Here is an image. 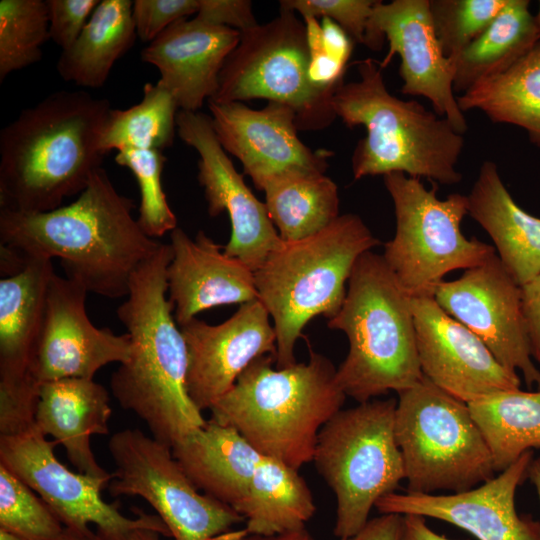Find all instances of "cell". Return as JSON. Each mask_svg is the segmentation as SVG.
<instances>
[{"mask_svg": "<svg viewBox=\"0 0 540 540\" xmlns=\"http://www.w3.org/2000/svg\"><path fill=\"white\" fill-rule=\"evenodd\" d=\"M60 540H107L97 531L87 528H69L65 527Z\"/></svg>", "mask_w": 540, "mask_h": 540, "instance_id": "c3c4849f", "label": "cell"}, {"mask_svg": "<svg viewBox=\"0 0 540 540\" xmlns=\"http://www.w3.org/2000/svg\"><path fill=\"white\" fill-rule=\"evenodd\" d=\"M403 515L387 513L369 519L365 526L351 537L340 540H400Z\"/></svg>", "mask_w": 540, "mask_h": 540, "instance_id": "ee69618b", "label": "cell"}, {"mask_svg": "<svg viewBox=\"0 0 540 540\" xmlns=\"http://www.w3.org/2000/svg\"><path fill=\"white\" fill-rule=\"evenodd\" d=\"M0 540H23V539L3 528H0Z\"/></svg>", "mask_w": 540, "mask_h": 540, "instance_id": "816d5d0a", "label": "cell"}, {"mask_svg": "<svg viewBox=\"0 0 540 540\" xmlns=\"http://www.w3.org/2000/svg\"><path fill=\"white\" fill-rule=\"evenodd\" d=\"M196 18L240 32L258 25L249 0H199Z\"/></svg>", "mask_w": 540, "mask_h": 540, "instance_id": "b9f144b4", "label": "cell"}, {"mask_svg": "<svg viewBox=\"0 0 540 540\" xmlns=\"http://www.w3.org/2000/svg\"><path fill=\"white\" fill-rule=\"evenodd\" d=\"M433 297L452 318L472 331L497 361L519 370L528 386L540 388V371L532 361L522 311L521 287L494 254L456 280L442 281Z\"/></svg>", "mask_w": 540, "mask_h": 540, "instance_id": "9a60e30c", "label": "cell"}, {"mask_svg": "<svg viewBox=\"0 0 540 540\" xmlns=\"http://www.w3.org/2000/svg\"><path fill=\"white\" fill-rule=\"evenodd\" d=\"M87 293L81 283L53 275L30 369L39 385L65 378L94 379L104 366L129 359V334L117 335L110 328L95 327L86 312Z\"/></svg>", "mask_w": 540, "mask_h": 540, "instance_id": "d6986e66", "label": "cell"}, {"mask_svg": "<svg viewBox=\"0 0 540 540\" xmlns=\"http://www.w3.org/2000/svg\"><path fill=\"white\" fill-rule=\"evenodd\" d=\"M400 540H453L433 531L425 517L413 514L403 515V529Z\"/></svg>", "mask_w": 540, "mask_h": 540, "instance_id": "bcb514c9", "label": "cell"}, {"mask_svg": "<svg viewBox=\"0 0 540 540\" xmlns=\"http://www.w3.org/2000/svg\"><path fill=\"white\" fill-rule=\"evenodd\" d=\"M467 214L491 237L501 264L521 287L540 275V218L524 211L485 161L467 195Z\"/></svg>", "mask_w": 540, "mask_h": 540, "instance_id": "4316f807", "label": "cell"}, {"mask_svg": "<svg viewBox=\"0 0 540 540\" xmlns=\"http://www.w3.org/2000/svg\"><path fill=\"white\" fill-rule=\"evenodd\" d=\"M395 435L407 492L457 493L494 477L491 454L467 403L424 376L398 393Z\"/></svg>", "mask_w": 540, "mask_h": 540, "instance_id": "30bf717a", "label": "cell"}, {"mask_svg": "<svg viewBox=\"0 0 540 540\" xmlns=\"http://www.w3.org/2000/svg\"><path fill=\"white\" fill-rule=\"evenodd\" d=\"M111 414L103 385L94 379L65 378L40 385L34 424L63 446L78 472L110 482L113 474L99 465L90 441L93 435L109 434Z\"/></svg>", "mask_w": 540, "mask_h": 540, "instance_id": "d4e9b609", "label": "cell"}, {"mask_svg": "<svg viewBox=\"0 0 540 540\" xmlns=\"http://www.w3.org/2000/svg\"><path fill=\"white\" fill-rule=\"evenodd\" d=\"M269 318L257 299L240 305L218 325L195 317L179 326L188 355L187 392L201 412L210 410L255 359L275 355L276 334Z\"/></svg>", "mask_w": 540, "mask_h": 540, "instance_id": "44dd1931", "label": "cell"}, {"mask_svg": "<svg viewBox=\"0 0 540 540\" xmlns=\"http://www.w3.org/2000/svg\"><path fill=\"white\" fill-rule=\"evenodd\" d=\"M115 162L134 175L140 192L137 221L151 238H158L177 227V218L169 206L161 183L166 163L162 151L125 148L117 151Z\"/></svg>", "mask_w": 540, "mask_h": 540, "instance_id": "d590c367", "label": "cell"}, {"mask_svg": "<svg viewBox=\"0 0 540 540\" xmlns=\"http://www.w3.org/2000/svg\"><path fill=\"white\" fill-rule=\"evenodd\" d=\"M534 19H535V23H536V26H537V29H538V32H539V35H540V1H539L538 13H537L536 16H534Z\"/></svg>", "mask_w": 540, "mask_h": 540, "instance_id": "f5cc1de1", "label": "cell"}, {"mask_svg": "<svg viewBox=\"0 0 540 540\" xmlns=\"http://www.w3.org/2000/svg\"><path fill=\"white\" fill-rule=\"evenodd\" d=\"M208 107L219 143L239 159L258 190L283 176L325 173L332 152L313 151L299 139L295 113L288 106L268 102L256 110L242 102L208 101Z\"/></svg>", "mask_w": 540, "mask_h": 540, "instance_id": "ac0fdd59", "label": "cell"}, {"mask_svg": "<svg viewBox=\"0 0 540 540\" xmlns=\"http://www.w3.org/2000/svg\"><path fill=\"white\" fill-rule=\"evenodd\" d=\"M192 483L246 522V534L274 535L306 527L316 507L298 470L251 446L212 420L172 448Z\"/></svg>", "mask_w": 540, "mask_h": 540, "instance_id": "52a82bcc", "label": "cell"}, {"mask_svg": "<svg viewBox=\"0 0 540 540\" xmlns=\"http://www.w3.org/2000/svg\"><path fill=\"white\" fill-rule=\"evenodd\" d=\"M412 309L421 372L434 385L467 404L519 388L517 373L501 365L482 340L448 315L433 295L412 297Z\"/></svg>", "mask_w": 540, "mask_h": 540, "instance_id": "ffe728a7", "label": "cell"}, {"mask_svg": "<svg viewBox=\"0 0 540 540\" xmlns=\"http://www.w3.org/2000/svg\"><path fill=\"white\" fill-rule=\"evenodd\" d=\"M357 69L360 79L343 83L332 99L346 126L366 129L352 155L354 179L400 172L445 185L459 183L463 134L419 102L390 94L377 61L364 59Z\"/></svg>", "mask_w": 540, "mask_h": 540, "instance_id": "5b68a950", "label": "cell"}, {"mask_svg": "<svg viewBox=\"0 0 540 540\" xmlns=\"http://www.w3.org/2000/svg\"><path fill=\"white\" fill-rule=\"evenodd\" d=\"M306 28L295 12L280 9L266 24L241 32L219 75L217 103L266 99L288 106L302 131L328 127L337 117L336 91L316 86L309 76Z\"/></svg>", "mask_w": 540, "mask_h": 540, "instance_id": "7c38bea8", "label": "cell"}, {"mask_svg": "<svg viewBox=\"0 0 540 540\" xmlns=\"http://www.w3.org/2000/svg\"><path fill=\"white\" fill-rule=\"evenodd\" d=\"M376 0H281L280 9L298 12L303 19L327 17L355 43L365 44L366 30Z\"/></svg>", "mask_w": 540, "mask_h": 540, "instance_id": "74e56055", "label": "cell"}, {"mask_svg": "<svg viewBox=\"0 0 540 540\" xmlns=\"http://www.w3.org/2000/svg\"><path fill=\"white\" fill-rule=\"evenodd\" d=\"M178 105L158 82L146 83L142 100L127 109L109 111L98 147L103 155L125 148L163 151L172 146L177 130Z\"/></svg>", "mask_w": 540, "mask_h": 540, "instance_id": "d6a6232c", "label": "cell"}, {"mask_svg": "<svg viewBox=\"0 0 540 540\" xmlns=\"http://www.w3.org/2000/svg\"><path fill=\"white\" fill-rule=\"evenodd\" d=\"M507 0H429L434 31L443 54L458 56L490 25Z\"/></svg>", "mask_w": 540, "mask_h": 540, "instance_id": "8d00e7d4", "label": "cell"}, {"mask_svg": "<svg viewBox=\"0 0 540 540\" xmlns=\"http://www.w3.org/2000/svg\"><path fill=\"white\" fill-rule=\"evenodd\" d=\"M231 540H315L306 528L287 531L274 535L246 534L234 537Z\"/></svg>", "mask_w": 540, "mask_h": 540, "instance_id": "7dc6e473", "label": "cell"}, {"mask_svg": "<svg viewBox=\"0 0 540 540\" xmlns=\"http://www.w3.org/2000/svg\"><path fill=\"white\" fill-rule=\"evenodd\" d=\"M170 244L162 243L131 278L118 319L131 340L129 359L112 374V395L148 426L151 437L171 449L207 420L190 399L186 342L168 298Z\"/></svg>", "mask_w": 540, "mask_h": 540, "instance_id": "7a4b0ae2", "label": "cell"}, {"mask_svg": "<svg viewBox=\"0 0 540 540\" xmlns=\"http://www.w3.org/2000/svg\"><path fill=\"white\" fill-rule=\"evenodd\" d=\"M130 0H102L73 45L61 52L60 77L86 88H100L137 37Z\"/></svg>", "mask_w": 540, "mask_h": 540, "instance_id": "83f0119b", "label": "cell"}, {"mask_svg": "<svg viewBox=\"0 0 540 540\" xmlns=\"http://www.w3.org/2000/svg\"><path fill=\"white\" fill-rule=\"evenodd\" d=\"M264 193L268 215L287 243L320 233L340 216L337 185L325 173L283 176Z\"/></svg>", "mask_w": 540, "mask_h": 540, "instance_id": "1f68e13d", "label": "cell"}, {"mask_svg": "<svg viewBox=\"0 0 540 540\" xmlns=\"http://www.w3.org/2000/svg\"><path fill=\"white\" fill-rule=\"evenodd\" d=\"M177 134L199 154L197 179L204 191L208 213L227 212L231 236L223 251L253 272L283 244L265 203L258 200L236 171L219 143L211 118L201 112L179 111Z\"/></svg>", "mask_w": 540, "mask_h": 540, "instance_id": "2e32d148", "label": "cell"}, {"mask_svg": "<svg viewBox=\"0 0 540 540\" xmlns=\"http://www.w3.org/2000/svg\"><path fill=\"white\" fill-rule=\"evenodd\" d=\"M170 247L168 298L178 326L212 307L258 299L254 272L221 251L204 231L192 239L177 226L170 232Z\"/></svg>", "mask_w": 540, "mask_h": 540, "instance_id": "cb8c5ba5", "label": "cell"}, {"mask_svg": "<svg viewBox=\"0 0 540 540\" xmlns=\"http://www.w3.org/2000/svg\"><path fill=\"white\" fill-rule=\"evenodd\" d=\"M379 243L358 215L346 213L314 236L283 241L254 272L258 300L273 320L277 368L296 363L295 345L308 322L339 312L358 258Z\"/></svg>", "mask_w": 540, "mask_h": 540, "instance_id": "ba28073f", "label": "cell"}, {"mask_svg": "<svg viewBox=\"0 0 540 540\" xmlns=\"http://www.w3.org/2000/svg\"><path fill=\"white\" fill-rule=\"evenodd\" d=\"M527 477L535 486L540 501V457L536 460H532L528 469Z\"/></svg>", "mask_w": 540, "mask_h": 540, "instance_id": "681fc988", "label": "cell"}, {"mask_svg": "<svg viewBox=\"0 0 540 540\" xmlns=\"http://www.w3.org/2000/svg\"><path fill=\"white\" fill-rule=\"evenodd\" d=\"M383 179L394 204L396 231L382 257L412 297L433 295L447 273L473 268L495 254L493 246L461 231L467 196L439 199L436 187L428 189L419 178L400 172Z\"/></svg>", "mask_w": 540, "mask_h": 540, "instance_id": "8fae6325", "label": "cell"}, {"mask_svg": "<svg viewBox=\"0 0 540 540\" xmlns=\"http://www.w3.org/2000/svg\"><path fill=\"white\" fill-rule=\"evenodd\" d=\"M384 39L389 49L378 63L384 69L395 54L400 56L402 93L427 98L436 114L446 118L458 133H465L467 121L453 89L454 61L443 54L436 38L429 0L377 1L364 45L378 51Z\"/></svg>", "mask_w": 540, "mask_h": 540, "instance_id": "e0dca14e", "label": "cell"}, {"mask_svg": "<svg viewBox=\"0 0 540 540\" xmlns=\"http://www.w3.org/2000/svg\"><path fill=\"white\" fill-rule=\"evenodd\" d=\"M55 274L51 259L27 258L16 273L0 280V390L40 385L30 369L41 335L47 295Z\"/></svg>", "mask_w": 540, "mask_h": 540, "instance_id": "484cf974", "label": "cell"}, {"mask_svg": "<svg viewBox=\"0 0 540 540\" xmlns=\"http://www.w3.org/2000/svg\"><path fill=\"white\" fill-rule=\"evenodd\" d=\"M532 451L490 480L448 495L390 493L375 508L381 514L419 515L451 523L478 540H540V524L515 508L517 487L527 477Z\"/></svg>", "mask_w": 540, "mask_h": 540, "instance_id": "7402d4cb", "label": "cell"}, {"mask_svg": "<svg viewBox=\"0 0 540 540\" xmlns=\"http://www.w3.org/2000/svg\"><path fill=\"white\" fill-rule=\"evenodd\" d=\"M457 102L463 112L478 109L494 123L523 128L540 145V40L505 72L478 81Z\"/></svg>", "mask_w": 540, "mask_h": 540, "instance_id": "f546056e", "label": "cell"}, {"mask_svg": "<svg viewBox=\"0 0 540 540\" xmlns=\"http://www.w3.org/2000/svg\"><path fill=\"white\" fill-rule=\"evenodd\" d=\"M108 99L57 91L23 109L0 132V207L47 212L79 195L102 168Z\"/></svg>", "mask_w": 540, "mask_h": 540, "instance_id": "3957f363", "label": "cell"}, {"mask_svg": "<svg viewBox=\"0 0 540 540\" xmlns=\"http://www.w3.org/2000/svg\"><path fill=\"white\" fill-rule=\"evenodd\" d=\"M49 38L48 6L43 0L0 1V82L42 58Z\"/></svg>", "mask_w": 540, "mask_h": 540, "instance_id": "836d02e7", "label": "cell"}, {"mask_svg": "<svg viewBox=\"0 0 540 540\" xmlns=\"http://www.w3.org/2000/svg\"><path fill=\"white\" fill-rule=\"evenodd\" d=\"M160 536L161 534L151 529H137L128 540H161Z\"/></svg>", "mask_w": 540, "mask_h": 540, "instance_id": "f907efd6", "label": "cell"}, {"mask_svg": "<svg viewBox=\"0 0 540 540\" xmlns=\"http://www.w3.org/2000/svg\"><path fill=\"white\" fill-rule=\"evenodd\" d=\"M134 208L100 168L68 205L37 213L1 209L0 247L23 259L59 258L66 277L88 293L127 297L133 274L162 244L142 230Z\"/></svg>", "mask_w": 540, "mask_h": 540, "instance_id": "6da1fadb", "label": "cell"}, {"mask_svg": "<svg viewBox=\"0 0 540 540\" xmlns=\"http://www.w3.org/2000/svg\"><path fill=\"white\" fill-rule=\"evenodd\" d=\"M521 300L531 354L540 362V275L521 286Z\"/></svg>", "mask_w": 540, "mask_h": 540, "instance_id": "7bdbcfd3", "label": "cell"}, {"mask_svg": "<svg viewBox=\"0 0 540 540\" xmlns=\"http://www.w3.org/2000/svg\"><path fill=\"white\" fill-rule=\"evenodd\" d=\"M274 361L272 355L255 359L212 405L210 420L299 471L312 462L320 430L342 409L346 395L337 368L319 353L284 368H274Z\"/></svg>", "mask_w": 540, "mask_h": 540, "instance_id": "277c9868", "label": "cell"}, {"mask_svg": "<svg viewBox=\"0 0 540 540\" xmlns=\"http://www.w3.org/2000/svg\"><path fill=\"white\" fill-rule=\"evenodd\" d=\"M108 450L115 465L110 494L142 497L173 540H213L244 521L232 508L201 492L172 449L142 431L116 432Z\"/></svg>", "mask_w": 540, "mask_h": 540, "instance_id": "4fadbf2b", "label": "cell"}, {"mask_svg": "<svg viewBox=\"0 0 540 540\" xmlns=\"http://www.w3.org/2000/svg\"><path fill=\"white\" fill-rule=\"evenodd\" d=\"M396 403L372 399L342 408L319 432L312 462L335 494L339 539L359 532L377 501L405 479L395 435Z\"/></svg>", "mask_w": 540, "mask_h": 540, "instance_id": "9c48e42d", "label": "cell"}, {"mask_svg": "<svg viewBox=\"0 0 540 540\" xmlns=\"http://www.w3.org/2000/svg\"><path fill=\"white\" fill-rule=\"evenodd\" d=\"M0 528L23 540H60L65 530L50 507L2 464Z\"/></svg>", "mask_w": 540, "mask_h": 540, "instance_id": "e575fe53", "label": "cell"}, {"mask_svg": "<svg viewBox=\"0 0 540 540\" xmlns=\"http://www.w3.org/2000/svg\"><path fill=\"white\" fill-rule=\"evenodd\" d=\"M240 38L236 29L183 18L143 48L140 56L159 70L158 83L181 111L198 112L217 92L221 70Z\"/></svg>", "mask_w": 540, "mask_h": 540, "instance_id": "603a6c76", "label": "cell"}, {"mask_svg": "<svg viewBox=\"0 0 540 540\" xmlns=\"http://www.w3.org/2000/svg\"><path fill=\"white\" fill-rule=\"evenodd\" d=\"M57 443L49 441L35 424L0 435V464L27 484L65 527H97L107 540H128L137 529H151L171 537L157 515L136 510V518L121 514L118 502L107 503L101 490L108 480L73 472L56 457Z\"/></svg>", "mask_w": 540, "mask_h": 540, "instance_id": "5bb4252c", "label": "cell"}, {"mask_svg": "<svg viewBox=\"0 0 540 540\" xmlns=\"http://www.w3.org/2000/svg\"><path fill=\"white\" fill-rule=\"evenodd\" d=\"M49 38L66 50L80 36L99 0H47Z\"/></svg>", "mask_w": 540, "mask_h": 540, "instance_id": "ab89813d", "label": "cell"}, {"mask_svg": "<svg viewBox=\"0 0 540 540\" xmlns=\"http://www.w3.org/2000/svg\"><path fill=\"white\" fill-rule=\"evenodd\" d=\"M527 0H507L490 25L458 56L453 89L464 93L478 81L505 72L540 40Z\"/></svg>", "mask_w": 540, "mask_h": 540, "instance_id": "f1b7e54d", "label": "cell"}, {"mask_svg": "<svg viewBox=\"0 0 540 540\" xmlns=\"http://www.w3.org/2000/svg\"><path fill=\"white\" fill-rule=\"evenodd\" d=\"M303 22L310 54V79L319 88L336 91L344 83L346 63L333 57L325 49L321 25L316 18H305Z\"/></svg>", "mask_w": 540, "mask_h": 540, "instance_id": "60d3db41", "label": "cell"}, {"mask_svg": "<svg viewBox=\"0 0 540 540\" xmlns=\"http://www.w3.org/2000/svg\"><path fill=\"white\" fill-rule=\"evenodd\" d=\"M341 330L349 349L336 369L346 396L359 403L418 383L421 372L412 296L382 255L371 250L357 260L339 312L327 323Z\"/></svg>", "mask_w": 540, "mask_h": 540, "instance_id": "8992f818", "label": "cell"}, {"mask_svg": "<svg viewBox=\"0 0 540 540\" xmlns=\"http://www.w3.org/2000/svg\"><path fill=\"white\" fill-rule=\"evenodd\" d=\"M199 0H135L132 15L136 34L152 42L176 21L197 14Z\"/></svg>", "mask_w": 540, "mask_h": 540, "instance_id": "f35d334b", "label": "cell"}, {"mask_svg": "<svg viewBox=\"0 0 540 540\" xmlns=\"http://www.w3.org/2000/svg\"><path fill=\"white\" fill-rule=\"evenodd\" d=\"M320 25L325 49L333 57L347 63L352 54L353 40L336 22L327 17L322 18Z\"/></svg>", "mask_w": 540, "mask_h": 540, "instance_id": "f6af8a7d", "label": "cell"}, {"mask_svg": "<svg viewBox=\"0 0 540 540\" xmlns=\"http://www.w3.org/2000/svg\"><path fill=\"white\" fill-rule=\"evenodd\" d=\"M500 473L540 448V391H498L467 404Z\"/></svg>", "mask_w": 540, "mask_h": 540, "instance_id": "4dcf8cb0", "label": "cell"}]
</instances>
